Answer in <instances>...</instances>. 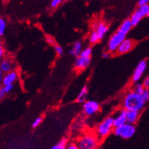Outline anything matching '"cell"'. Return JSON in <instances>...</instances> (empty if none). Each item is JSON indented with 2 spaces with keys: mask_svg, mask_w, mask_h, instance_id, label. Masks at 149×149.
Here are the masks:
<instances>
[{
  "mask_svg": "<svg viewBox=\"0 0 149 149\" xmlns=\"http://www.w3.org/2000/svg\"><path fill=\"white\" fill-rule=\"evenodd\" d=\"M65 0H52L51 3H50V6L53 8H55L59 6L63 2H64Z\"/></svg>",
  "mask_w": 149,
  "mask_h": 149,
  "instance_id": "cell-24",
  "label": "cell"
},
{
  "mask_svg": "<svg viewBox=\"0 0 149 149\" xmlns=\"http://www.w3.org/2000/svg\"><path fill=\"white\" fill-rule=\"evenodd\" d=\"M99 109H100V105L94 100H87V101H84L83 104L84 113L88 116L94 115L99 110Z\"/></svg>",
  "mask_w": 149,
  "mask_h": 149,
  "instance_id": "cell-7",
  "label": "cell"
},
{
  "mask_svg": "<svg viewBox=\"0 0 149 149\" xmlns=\"http://www.w3.org/2000/svg\"><path fill=\"white\" fill-rule=\"evenodd\" d=\"M98 139L94 135H85L81 138L78 142V146L80 149H94L97 147Z\"/></svg>",
  "mask_w": 149,
  "mask_h": 149,
  "instance_id": "cell-6",
  "label": "cell"
},
{
  "mask_svg": "<svg viewBox=\"0 0 149 149\" xmlns=\"http://www.w3.org/2000/svg\"><path fill=\"white\" fill-rule=\"evenodd\" d=\"M132 27H133V26H132V24L131 22V20L126 19L121 24V25L120 26V28H119L118 30L120 31L121 32H123V33L127 34V33L131 31Z\"/></svg>",
  "mask_w": 149,
  "mask_h": 149,
  "instance_id": "cell-14",
  "label": "cell"
},
{
  "mask_svg": "<svg viewBox=\"0 0 149 149\" xmlns=\"http://www.w3.org/2000/svg\"><path fill=\"white\" fill-rule=\"evenodd\" d=\"M146 100L141 93H138L135 91H130L126 95L123 100V107L125 110H135L141 111L146 104Z\"/></svg>",
  "mask_w": 149,
  "mask_h": 149,
  "instance_id": "cell-1",
  "label": "cell"
},
{
  "mask_svg": "<svg viewBox=\"0 0 149 149\" xmlns=\"http://www.w3.org/2000/svg\"><path fill=\"white\" fill-rule=\"evenodd\" d=\"M108 29H109L108 26L106 24L104 23V22H100V23H98L97 24L95 31L97 33L100 40H102L104 37V36L106 35V33L108 31Z\"/></svg>",
  "mask_w": 149,
  "mask_h": 149,
  "instance_id": "cell-13",
  "label": "cell"
},
{
  "mask_svg": "<svg viewBox=\"0 0 149 149\" xmlns=\"http://www.w3.org/2000/svg\"><path fill=\"white\" fill-rule=\"evenodd\" d=\"M6 29V22L4 19L0 17V37H2L4 34Z\"/></svg>",
  "mask_w": 149,
  "mask_h": 149,
  "instance_id": "cell-22",
  "label": "cell"
},
{
  "mask_svg": "<svg viewBox=\"0 0 149 149\" xmlns=\"http://www.w3.org/2000/svg\"><path fill=\"white\" fill-rule=\"evenodd\" d=\"M67 148L68 149H78L79 148V146L76 144H69L68 146H67Z\"/></svg>",
  "mask_w": 149,
  "mask_h": 149,
  "instance_id": "cell-31",
  "label": "cell"
},
{
  "mask_svg": "<svg viewBox=\"0 0 149 149\" xmlns=\"http://www.w3.org/2000/svg\"><path fill=\"white\" fill-rule=\"evenodd\" d=\"M67 141L68 140L65 139V138H63L62 139L59 141V142L56 145H55L54 146L52 147L53 149H65L66 148V145H67Z\"/></svg>",
  "mask_w": 149,
  "mask_h": 149,
  "instance_id": "cell-20",
  "label": "cell"
},
{
  "mask_svg": "<svg viewBox=\"0 0 149 149\" xmlns=\"http://www.w3.org/2000/svg\"><path fill=\"white\" fill-rule=\"evenodd\" d=\"M82 51V44L80 41H77L74 43L72 48L71 49L70 54L73 56H78Z\"/></svg>",
  "mask_w": 149,
  "mask_h": 149,
  "instance_id": "cell-15",
  "label": "cell"
},
{
  "mask_svg": "<svg viewBox=\"0 0 149 149\" xmlns=\"http://www.w3.org/2000/svg\"><path fill=\"white\" fill-rule=\"evenodd\" d=\"M42 120H43L42 117H37V119L33 121V123H32V127L37 128V126H39L40 125V123H42Z\"/></svg>",
  "mask_w": 149,
  "mask_h": 149,
  "instance_id": "cell-25",
  "label": "cell"
},
{
  "mask_svg": "<svg viewBox=\"0 0 149 149\" xmlns=\"http://www.w3.org/2000/svg\"><path fill=\"white\" fill-rule=\"evenodd\" d=\"M3 72L2 71L1 68H0V82L2 81V79H3Z\"/></svg>",
  "mask_w": 149,
  "mask_h": 149,
  "instance_id": "cell-33",
  "label": "cell"
},
{
  "mask_svg": "<svg viewBox=\"0 0 149 149\" xmlns=\"http://www.w3.org/2000/svg\"><path fill=\"white\" fill-rule=\"evenodd\" d=\"M13 88H14V85H13V84H6V85H4V87H3V89L5 90V91H6V94H8V93H9L12 91V89H13Z\"/></svg>",
  "mask_w": 149,
  "mask_h": 149,
  "instance_id": "cell-26",
  "label": "cell"
},
{
  "mask_svg": "<svg viewBox=\"0 0 149 149\" xmlns=\"http://www.w3.org/2000/svg\"><path fill=\"white\" fill-rule=\"evenodd\" d=\"M99 40H100V38H99V36H98L97 33L95 31L91 33L90 37H89V41H90V43H91V44L97 43Z\"/></svg>",
  "mask_w": 149,
  "mask_h": 149,
  "instance_id": "cell-21",
  "label": "cell"
},
{
  "mask_svg": "<svg viewBox=\"0 0 149 149\" xmlns=\"http://www.w3.org/2000/svg\"><path fill=\"white\" fill-rule=\"evenodd\" d=\"M54 49H55V52L56 53V54L58 56H62L63 53V49L59 45H56L54 47Z\"/></svg>",
  "mask_w": 149,
  "mask_h": 149,
  "instance_id": "cell-27",
  "label": "cell"
},
{
  "mask_svg": "<svg viewBox=\"0 0 149 149\" xmlns=\"http://www.w3.org/2000/svg\"><path fill=\"white\" fill-rule=\"evenodd\" d=\"M127 123L126 120V110H123L118 112V113L113 117L114 127H118Z\"/></svg>",
  "mask_w": 149,
  "mask_h": 149,
  "instance_id": "cell-10",
  "label": "cell"
},
{
  "mask_svg": "<svg viewBox=\"0 0 149 149\" xmlns=\"http://www.w3.org/2000/svg\"><path fill=\"white\" fill-rule=\"evenodd\" d=\"M135 127L134 124L125 123L118 127H115L113 130L114 135L116 136L124 139H129L135 135Z\"/></svg>",
  "mask_w": 149,
  "mask_h": 149,
  "instance_id": "cell-4",
  "label": "cell"
},
{
  "mask_svg": "<svg viewBox=\"0 0 149 149\" xmlns=\"http://www.w3.org/2000/svg\"><path fill=\"white\" fill-rule=\"evenodd\" d=\"M0 68L5 73H8L11 72L12 69V63L8 59H3L0 63Z\"/></svg>",
  "mask_w": 149,
  "mask_h": 149,
  "instance_id": "cell-16",
  "label": "cell"
},
{
  "mask_svg": "<svg viewBox=\"0 0 149 149\" xmlns=\"http://www.w3.org/2000/svg\"><path fill=\"white\" fill-rule=\"evenodd\" d=\"M139 112L135 110H126V120L128 123H136L139 118Z\"/></svg>",
  "mask_w": 149,
  "mask_h": 149,
  "instance_id": "cell-11",
  "label": "cell"
},
{
  "mask_svg": "<svg viewBox=\"0 0 149 149\" xmlns=\"http://www.w3.org/2000/svg\"><path fill=\"white\" fill-rule=\"evenodd\" d=\"M108 53H109V52H107V53H104L102 54V56L104 57V58H108V57H109V54H108Z\"/></svg>",
  "mask_w": 149,
  "mask_h": 149,
  "instance_id": "cell-34",
  "label": "cell"
},
{
  "mask_svg": "<svg viewBox=\"0 0 149 149\" xmlns=\"http://www.w3.org/2000/svg\"><path fill=\"white\" fill-rule=\"evenodd\" d=\"M18 79V73L14 71H11L9 72L6 73V74L3 77L2 83L4 85L6 84H13Z\"/></svg>",
  "mask_w": 149,
  "mask_h": 149,
  "instance_id": "cell-12",
  "label": "cell"
},
{
  "mask_svg": "<svg viewBox=\"0 0 149 149\" xmlns=\"http://www.w3.org/2000/svg\"><path fill=\"white\" fill-rule=\"evenodd\" d=\"M148 17H149V12H148Z\"/></svg>",
  "mask_w": 149,
  "mask_h": 149,
  "instance_id": "cell-36",
  "label": "cell"
},
{
  "mask_svg": "<svg viewBox=\"0 0 149 149\" xmlns=\"http://www.w3.org/2000/svg\"><path fill=\"white\" fill-rule=\"evenodd\" d=\"M142 85L144 86L145 88L149 89V76L146 77L143 81V83H142Z\"/></svg>",
  "mask_w": 149,
  "mask_h": 149,
  "instance_id": "cell-28",
  "label": "cell"
},
{
  "mask_svg": "<svg viewBox=\"0 0 149 149\" xmlns=\"http://www.w3.org/2000/svg\"><path fill=\"white\" fill-rule=\"evenodd\" d=\"M146 69H147V62L145 60H141L134 70L133 74H132V81L135 83L138 82L141 79Z\"/></svg>",
  "mask_w": 149,
  "mask_h": 149,
  "instance_id": "cell-8",
  "label": "cell"
},
{
  "mask_svg": "<svg viewBox=\"0 0 149 149\" xmlns=\"http://www.w3.org/2000/svg\"><path fill=\"white\" fill-rule=\"evenodd\" d=\"M142 18H143V17H142L139 12H138L137 10H136V11L134 12L133 14L132 15L131 18H130L132 24V26L134 27V26L138 25V24H139V23L141 22V20Z\"/></svg>",
  "mask_w": 149,
  "mask_h": 149,
  "instance_id": "cell-17",
  "label": "cell"
},
{
  "mask_svg": "<svg viewBox=\"0 0 149 149\" xmlns=\"http://www.w3.org/2000/svg\"><path fill=\"white\" fill-rule=\"evenodd\" d=\"M147 4H149V0H139V2H138V6H141Z\"/></svg>",
  "mask_w": 149,
  "mask_h": 149,
  "instance_id": "cell-30",
  "label": "cell"
},
{
  "mask_svg": "<svg viewBox=\"0 0 149 149\" xmlns=\"http://www.w3.org/2000/svg\"><path fill=\"white\" fill-rule=\"evenodd\" d=\"M6 91H5V90L3 89V88H1V90H0V99H3L4 98V97L6 96Z\"/></svg>",
  "mask_w": 149,
  "mask_h": 149,
  "instance_id": "cell-32",
  "label": "cell"
},
{
  "mask_svg": "<svg viewBox=\"0 0 149 149\" xmlns=\"http://www.w3.org/2000/svg\"><path fill=\"white\" fill-rule=\"evenodd\" d=\"M113 117L109 116L103 120L97 126V136L99 139H105L107 136L110 135L113 130H114Z\"/></svg>",
  "mask_w": 149,
  "mask_h": 149,
  "instance_id": "cell-3",
  "label": "cell"
},
{
  "mask_svg": "<svg viewBox=\"0 0 149 149\" xmlns=\"http://www.w3.org/2000/svg\"><path fill=\"white\" fill-rule=\"evenodd\" d=\"M92 49L91 47H87L81 52L79 56L74 62V67L78 70H84L88 67L91 60Z\"/></svg>",
  "mask_w": 149,
  "mask_h": 149,
  "instance_id": "cell-2",
  "label": "cell"
},
{
  "mask_svg": "<svg viewBox=\"0 0 149 149\" xmlns=\"http://www.w3.org/2000/svg\"><path fill=\"white\" fill-rule=\"evenodd\" d=\"M135 46V42L131 39H125L123 41L120 43V45L116 49V53L117 54H125V53H129L133 49Z\"/></svg>",
  "mask_w": 149,
  "mask_h": 149,
  "instance_id": "cell-9",
  "label": "cell"
},
{
  "mask_svg": "<svg viewBox=\"0 0 149 149\" xmlns=\"http://www.w3.org/2000/svg\"><path fill=\"white\" fill-rule=\"evenodd\" d=\"M1 88H2V87H1V85H0V90H1Z\"/></svg>",
  "mask_w": 149,
  "mask_h": 149,
  "instance_id": "cell-35",
  "label": "cell"
},
{
  "mask_svg": "<svg viewBox=\"0 0 149 149\" xmlns=\"http://www.w3.org/2000/svg\"><path fill=\"white\" fill-rule=\"evenodd\" d=\"M144 89H145V88H144V86L142 85V84H139V83L135 82V86H134V89H133L135 91H136V92L138 93H142Z\"/></svg>",
  "mask_w": 149,
  "mask_h": 149,
  "instance_id": "cell-23",
  "label": "cell"
},
{
  "mask_svg": "<svg viewBox=\"0 0 149 149\" xmlns=\"http://www.w3.org/2000/svg\"><path fill=\"white\" fill-rule=\"evenodd\" d=\"M4 48H3V46H2V42L0 41V60H2V58L4 57Z\"/></svg>",
  "mask_w": 149,
  "mask_h": 149,
  "instance_id": "cell-29",
  "label": "cell"
},
{
  "mask_svg": "<svg viewBox=\"0 0 149 149\" xmlns=\"http://www.w3.org/2000/svg\"><path fill=\"white\" fill-rule=\"evenodd\" d=\"M88 88L87 86H84L81 91L79 93V96L77 97V102L79 103H84L85 100H86L87 95H88Z\"/></svg>",
  "mask_w": 149,
  "mask_h": 149,
  "instance_id": "cell-18",
  "label": "cell"
},
{
  "mask_svg": "<svg viewBox=\"0 0 149 149\" xmlns=\"http://www.w3.org/2000/svg\"><path fill=\"white\" fill-rule=\"evenodd\" d=\"M137 11L139 12L143 18L145 17V16H148V14L149 12V4L139 6V8L137 9Z\"/></svg>",
  "mask_w": 149,
  "mask_h": 149,
  "instance_id": "cell-19",
  "label": "cell"
},
{
  "mask_svg": "<svg viewBox=\"0 0 149 149\" xmlns=\"http://www.w3.org/2000/svg\"><path fill=\"white\" fill-rule=\"evenodd\" d=\"M126 33H123V32L118 30L117 31L115 32L110 38L107 46V51L111 53L116 52L117 48L120 45V43L126 39Z\"/></svg>",
  "mask_w": 149,
  "mask_h": 149,
  "instance_id": "cell-5",
  "label": "cell"
}]
</instances>
